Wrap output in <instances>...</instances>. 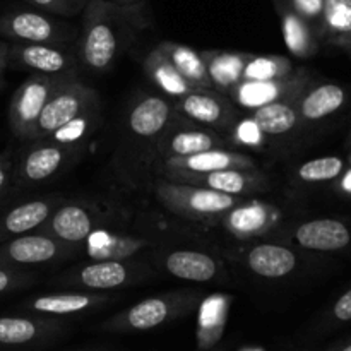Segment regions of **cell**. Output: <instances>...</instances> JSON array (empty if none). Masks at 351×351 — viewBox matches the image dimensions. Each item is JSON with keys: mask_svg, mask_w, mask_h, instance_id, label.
<instances>
[{"mask_svg": "<svg viewBox=\"0 0 351 351\" xmlns=\"http://www.w3.org/2000/svg\"><path fill=\"white\" fill-rule=\"evenodd\" d=\"M178 120L180 117L170 98L161 93L137 95L127 106L113 154L117 177L132 187L146 184L161 137Z\"/></svg>", "mask_w": 351, "mask_h": 351, "instance_id": "1", "label": "cell"}, {"mask_svg": "<svg viewBox=\"0 0 351 351\" xmlns=\"http://www.w3.org/2000/svg\"><path fill=\"white\" fill-rule=\"evenodd\" d=\"M125 7L108 0H89L82 16L77 38V57L86 71L103 74L110 71L123 48V12Z\"/></svg>", "mask_w": 351, "mask_h": 351, "instance_id": "2", "label": "cell"}, {"mask_svg": "<svg viewBox=\"0 0 351 351\" xmlns=\"http://www.w3.org/2000/svg\"><path fill=\"white\" fill-rule=\"evenodd\" d=\"M204 300L201 290H175L153 295L106 319L99 329L105 332H146L171 324L192 314Z\"/></svg>", "mask_w": 351, "mask_h": 351, "instance_id": "3", "label": "cell"}, {"mask_svg": "<svg viewBox=\"0 0 351 351\" xmlns=\"http://www.w3.org/2000/svg\"><path fill=\"white\" fill-rule=\"evenodd\" d=\"M156 267L144 257L127 259H91L71 267L53 280V285L67 290L113 291L137 287L156 276Z\"/></svg>", "mask_w": 351, "mask_h": 351, "instance_id": "4", "label": "cell"}, {"mask_svg": "<svg viewBox=\"0 0 351 351\" xmlns=\"http://www.w3.org/2000/svg\"><path fill=\"white\" fill-rule=\"evenodd\" d=\"M149 189L156 201L171 215L185 219H195V221L221 219L226 213L247 199L161 177H154Z\"/></svg>", "mask_w": 351, "mask_h": 351, "instance_id": "5", "label": "cell"}, {"mask_svg": "<svg viewBox=\"0 0 351 351\" xmlns=\"http://www.w3.org/2000/svg\"><path fill=\"white\" fill-rule=\"evenodd\" d=\"M144 257L156 267L158 273H165L189 283H213L226 278L221 259L206 250L163 247L160 243L144 254Z\"/></svg>", "mask_w": 351, "mask_h": 351, "instance_id": "6", "label": "cell"}, {"mask_svg": "<svg viewBox=\"0 0 351 351\" xmlns=\"http://www.w3.org/2000/svg\"><path fill=\"white\" fill-rule=\"evenodd\" d=\"M99 105L96 91L89 86L82 84L79 79H69L57 88L50 96L45 108L41 110L33 130L27 136V143L47 139L58 127L65 125L81 113Z\"/></svg>", "mask_w": 351, "mask_h": 351, "instance_id": "7", "label": "cell"}, {"mask_svg": "<svg viewBox=\"0 0 351 351\" xmlns=\"http://www.w3.org/2000/svg\"><path fill=\"white\" fill-rule=\"evenodd\" d=\"M0 34L14 43L71 45L79 31L43 10H9L0 16Z\"/></svg>", "mask_w": 351, "mask_h": 351, "instance_id": "8", "label": "cell"}, {"mask_svg": "<svg viewBox=\"0 0 351 351\" xmlns=\"http://www.w3.org/2000/svg\"><path fill=\"white\" fill-rule=\"evenodd\" d=\"M77 254H81L79 245L60 242L41 232H31L0 242V266L27 269L34 266L64 263Z\"/></svg>", "mask_w": 351, "mask_h": 351, "instance_id": "9", "label": "cell"}, {"mask_svg": "<svg viewBox=\"0 0 351 351\" xmlns=\"http://www.w3.org/2000/svg\"><path fill=\"white\" fill-rule=\"evenodd\" d=\"M82 149L62 146L51 141H33L19 158L12 182L17 187H31L53 180L57 175L67 170L79 160Z\"/></svg>", "mask_w": 351, "mask_h": 351, "instance_id": "10", "label": "cell"}, {"mask_svg": "<svg viewBox=\"0 0 351 351\" xmlns=\"http://www.w3.org/2000/svg\"><path fill=\"white\" fill-rule=\"evenodd\" d=\"M178 117L195 125L208 127L216 132L228 134L242 117V110L216 89H192L173 101Z\"/></svg>", "mask_w": 351, "mask_h": 351, "instance_id": "11", "label": "cell"}, {"mask_svg": "<svg viewBox=\"0 0 351 351\" xmlns=\"http://www.w3.org/2000/svg\"><path fill=\"white\" fill-rule=\"evenodd\" d=\"M9 65L33 74L77 79V51L71 45L14 43L9 47Z\"/></svg>", "mask_w": 351, "mask_h": 351, "instance_id": "12", "label": "cell"}, {"mask_svg": "<svg viewBox=\"0 0 351 351\" xmlns=\"http://www.w3.org/2000/svg\"><path fill=\"white\" fill-rule=\"evenodd\" d=\"M315 79L307 69H295L291 74L271 81H242L228 93V98L243 112H254L276 101H293Z\"/></svg>", "mask_w": 351, "mask_h": 351, "instance_id": "13", "label": "cell"}, {"mask_svg": "<svg viewBox=\"0 0 351 351\" xmlns=\"http://www.w3.org/2000/svg\"><path fill=\"white\" fill-rule=\"evenodd\" d=\"M71 77L33 74L16 89L9 105V127L19 139L27 141L41 110L60 84Z\"/></svg>", "mask_w": 351, "mask_h": 351, "instance_id": "14", "label": "cell"}, {"mask_svg": "<svg viewBox=\"0 0 351 351\" xmlns=\"http://www.w3.org/2000/svg\"><path fill=\"white\" fill-rule=\"evenodd\" d=\"M247 245L240 247L239 261L252 273L263 280H283L291 276L302 263L300 249L288 243L256 242L249 240Z\"/></svg>", "mask_w": 351, "mask_h": 351, "instance_id": "15", "label": "cell"}, {"mask_svg": "<svg viewBox=\"0 0 351 351\" xmlns=\"http://www.w3.org/2000/svg\"><path fill=\"white\" fill-rule=\"evenodd\" d=\"M209 149H235V147L225 134L180 119L161 137L156 153H154L153 167L158 161L168 160V158L189 156V154L202 153V151ZM153 167H151V170H153Z\"/></svg>", "mask_w": 351, "mask_h": 351, "instance_id": "16", "label": "cell"}, {"mask_svg": "<svg viewBox=\"0 0 351 351\" xmlns=\"http://www.w3.org/2000/svg\"><path fill=\"white\" fill-rule=\"evenodd\" d=\"M108 216L86 202H62L38 232L50 235L60 242L82 247Z\"/></svg>", "mask_w": 351, "mask_h": 351, "instance_id": "17", "label": "cell"}, {"mask_svg": "<svg viewBox=\"0 0 351 351\" xmlns=\"http://www.w3.org/2000/svg\"><path fill=\"white\" fill-rule=\"evenodd\" d=\"M161 178L180 182V184L197 185V187L221 192V194L237 195V197H250L254 194H263V192L271 191L269 177L259 168H252V170L228 168V170L209 171V173H177Z\"/></svg>", "mask_w": 351, "mask_h": 351, "instance_id": "18", "label": "cell"}, {"mask_svg": "<svg viewBox=\"0 0 351 351\" xmlns=\"http://www.w3.org/2000/svg\"><path fill=\"white\" fill-rule=\"evenodd\" d=\"M228 168L252 170V168H259V165H257L256 158L239 149H209L189 154V156L168 158V160L158 161L151 170V177H168V175L177 173L197 175L228 170Z\"/></svg>", "mask_w": 351, "mask_h": 351, "instance_id": "19", "label": "cell"}, {"mask_svg": "<svg viewBox=\"0 0 351 351\" xmlns=\"http://www.w3.org/2000/svg\"><path fill=\"white\" fill-rule=\"evenodd\" d=\"M67 326L62 319L47 315H3L0 317V348H36L64 335Z\"/></svg>", "mask_w": 351, "mask_h": 351, "instance_id": "20", "label": "cell"}, {"mask_svg": "<svg viewBox=\"0 0 351 351\" xmlns=\"http://www.w3.org/2000/svg\"><path fill=\"white\" fill-rule=\"evenodd\" d=\"M117 295L112 291H82L69 290L62 293L40 295V297L27 298L21 304V308L27 314L47 315V317H72V315H84L93 311L105 307L117 302Z\"/></svg>", "mask_w": 351, "mask_h": 351, "instance_id": "21", "label": "cell"}, {"mask_svg": "<svg viewBox=\"0 0 351 351\" xmlns=\"http://www.w3.org/2000/svg\"><path fill=\"white\" fill-rule=\"evenodd\" d=\"M283 219V211L269 202L256 201V199H243L239 206L226 213L221 218L226 232L232 233L239 240L259 239L269 233L276 223Z\"/></svg>", "mask_w": 351, "mask_h": 351, "instance_id": "22", "label": "cell"}, {"mask_svg": "<svg viewBox=\"0 0 351 351\" xmlns=\"http://www.w3.org/2000/svg\"><path fill=\"white\" fill-rule=\"evenodd\" d=\"M348 88L336 82L314 81L295 99V108L304 127H307L336 115L348 105Z\"/></svg>", "mask_w": 351, "mask_h": 351, "instance_id": "23", "label": "cell"}, {"mask_svg": "<svg viewBox=\"0 0 351 351\" xmlns=\"http://www.w3.org/2000/svg\"><path fill=\"white\" fill-rule=\"evenodd\" d=\"M156 245L160 243L149 237H141L137 233L110 232V230H103V226L82 243L89 259H127V257L144 256Z\"/></svg>", "mask_w": 351, "mask_h": 351, "instance_id": "24", "label": "cell"}, {"mask_svg": "<svg viewBox=\"0 0 351 351\" xmlns=\"http://www.w3.org/2000/svg\"><path fill=\"white\" fill-rule=\"evenodd\" d=\"M62 202L60 195H47L14 206L0 216V242L38 232Z\"/></svg>", "mask_w": 351, "mask_h": 351, "instance_id": "25", "label": "cell"}, {"mask_svg": "<svg viewBox=\"0 0 351 351\" xmlns=\"http://www.w3.org/2000/svg\"><path fill=\"white\" fill-rule=\"evenodd\" d=\"M201 55L216 91L228 95L239 82H242L243 67L250 57L249 51L204 50Z\"/></svg>", "mask_w": 351, "mask_h": 351, "instance_id": "26", "label": "cell"}, {"mask_svg": "<svg viewBox=\"0 0 351 351\" xmlns=\"http://www.w3.org/2000/svg\"><path fill=\"white\" fill-rule=\"evenodd\" d=\"M274 9L280 16L281 31L288 50L300 58L314 57L321 47V36L288 5L276 3Z\"/></svg>", "mask_w": 351, "mask_h": 351, "instance_id": "27", "label": "cell"}, {"mask_svg": "<svg viewBox=\"0 0 351 351\" xmlns=\"http://www.w3.org/2000/svg\"><path fill=\"white\" fill-rule=\"evenodd\" d=\"M156 47L163 51L165 57L171 62V65L191 84L192 89L213 88L201 51L194 50L187 45L175 43V41H161Z\"/></svg>", "mask_w": 351, "mask_h": 351, "instance_id": "28", "label": "cell"}, {"mask_svg": "<svg viewBox=\"0 0 351 351\" xmlns=\"http://www.w3.org/2000/svg\"><path fill=\"white\" fill-rule=\"evenodd\" d=\"M266 137H287L304 129L293 101H276L249 112Z\"/></svg>", "mask_w": 351, "mask_h": 351, "instance_id": "29", "label": "cell"}, {"mask_svg": "<svg viewBox=\"0 0 351 351\" xmlns=\"http://www.w3.org/2000/svg\"><path fill=\"white\" fill-rule=\"evenodd\" d=\"M143 69L149 81L160 89L161 95L170 98L171 101L192 91L191 84L178 74L177 69L171 65V62L165 57V53L158 47L147 51L146 57L143 58Z\"/></svg>", "mask_w": 351, "mask_h": 351, "instance_id": "30", "label": "cell"}, {"mask_svg": "<svg viewBox=\"0 0 351 351\" xmlns=\"http://www.w3.org/2000/svg\"><path fill=\"white\" fill-rule=\"evenodd\" d=\"M99 122H101V105L81 113L65 125L58 127L53 134L47 137V141L84 151L91 137L95 136L96 129L99 127Z\"/></svg>", "mask_w": 351, "mask_h": 351, "instance_id": "31", "label": "cell"}, {"mask_svg": "<svg viewBox=\"0 0 351 351\" xmlns=\"http://www.w3.org/2000/svg\"><path fill=\"white\" fill-rule=\"evenodd\" d=\"M348 168L343 156H319L304 161L293 171V178L302 185H322L336 182Z\"/></svg>", "mask_w": 351, "mask_h": 351, "instance_id": "32", "label": "cell"}, {"mask_svg": "<svg viewBox=\"0 0 351 351\" xmlns=\"http://www.w3.org/2000/svg\"><path fill=\"white\" fill-rule=\"evenodd\" d=\"M295 64L288 57L281 55H254L250 53L243 67L242 81H271L291 74Z\"/></svg>", "mask_w": 351, "mask_h": 351, "instance_id": "33", "label": "cell"}, {"mask_svg": "<svg viewBox=\"0 0 351 351\" xmlns=\"http://www.w3.org/2000/svg\"><path fill=\"white\" fill-rule=\"evenodd\" d=\"M271 2H273V5L283 3V5L290 7L321 36V40H324L326 2L328 0H271Z\"/></svg>", "mask_w": 351, "mask_h": 351, "instance_id": "34", "label": "cell"}, {"mask_svg": "<svg viewBox=\"0 0 351 351\" xmlns=\"http://www.w3.org/2000/svg\"><path fill=\"white\" fill-rule=\"evenodd\" d=\"M226 137H228L230 143L233 144V147L240 151L242 147L261 146V143H263V139L266 136L261 132V129L256 125L252 117L249 115L247 119L240 117V120L232 127V130L226 134Z\"/></svg>", "mask_w": 351, "mask_h": 351, "instance_id": "35", "label": "cell"}, {"mask_svg": "<svg viewBox=\"0 0 351 351\" xmlns=\"http://www.w3.org/2000/svg\"><path fill=\"white\" fill-rule=\"evenodd\" d=\"M351 322V287L339 295L321 321V331H335Z\"/></svg>", "mask_w": 351, "mask_h": 351, "instance_id": "36", "label": "cell"}, {"mask_svg": "<svg viewBox=\"0 0 351 351\" xmlns=\"http://www.w3.org/2000/svg\"><path fill=\"white\" fill-rule=\"evenodd\" d=\"M34 274L27 273V269H17L10 266H0V295L12 293L23 290L34 283Z\"/></svg>", "mask_w": 351, "mask_h": 351, "instance_id": "37", "label": "cell"}, {"mask_svg": "<svg viewBox=\"0 0 351 351\" xmlns=\"http://www.w3.org/2000/svg\"><path fill=\"white\" fill-rule=\"evenodd\" d=\"M26 2L48 14L72 16L75 12L74 0H26Z\"/></svg>", "mask_w": 351, "mask_h": 351, "instance_id": "38", "label": "cell"}, {"mask_svg": "<svg viewBox=\"0 0 351 351\" xmlns=\"http://www.w3.org/2000/svg\"><path fill=\"white\" fill-rule=\"evenodd\" d=\"M12 161L7 154L0 156V195L5 194V191L9 189L10 182H12Z\"/></svg>", "mask_w": 351, "mask_h": 351, "instance_id": "39", "label": "cell"}, {"mask_svg": "<svg viewBox=\"0 0 351 351\" xmlns=\"http://www.w3.org/2000/svg\"><path fill=\"white\" fill-rule=\"evenodd\" d=\"M329 43L335 45V47H339L341 50H345L346 53H348L351 57V31H348V33L338 34V36H335V38H331V40H329Z\"/></svg>", "mask_w": 351, "mask_h": 351, "instance_id": "40", "label": "cell"}, {"mask_svg": "<svg viewBox=\"0 0 351 351\" xmlns=\"http://www.w3.org/2000/svg\"><path fill=\"white\" fill-rule=\"evenodd\" d=\"M336 182H339V189H341V192L351 195V167L350 165H348V168L345 170V173H343Z\"/></svg>", "mask_w": 351, "mask_h": 351, "instance_id": "41", "label": "cell"}, {"mask_svg": "<svg viewBox=\"0 0 351 351\" xmlns=\"http://www.w3.org/2000/svg\"><path fill=\"white\" fill-rule=\"evenodd\" d=\"M9 67V45L0 41V74Z\"/></svg>", "mask_w": 351, "mask_h": 351, "instance_id": "42", "label": "cell"}, {"mask_svg": "<svg viewBox=\"0 0 351 351\" xmlns=\"http://www.w3.org/2000/svg\"><path fill=\"white\" fill-rule=\"evenodd\" d=\"M326 351H351V338L345 339V341H339L336 345L329 346Z\"/></svg>", "mask_w": 351, "mask_h": 351, "instance_id": "43", "label": "cell"}, {"mask_svg": "<svg viewBox=\"0 0 351 351\" xmlns=\"http://www.w3.org/2000/svg\"><path fill=\"white\" fill-rule=\"evenodd\" d=\"M108 2L115 3V5H122V7H136L137 3H134L132 0H108Z\"/></svg>", "mask_w": 351, "mask_h": 351, "instance_id": "44", "label": "cell"}, {"mask_svg": "<svg viewBox=\"0 0 351 351\" xmlns=\"http://www.w3.org/2000/svg\"><path fill=\"white\" fill-rule=\"evenodd\" d=\"M75 351H110L108 348H84V350H75Z\"/></svg>", "mask_w": 351, "mask_h": 351, "instance_id": "45", "label": "cell"}, {"mask_svg": "<svg viewBox=\"0 0 351 351\" xmlns=\"http://www.w3.org/2000/svg\"><path fill=\"white\" fill-rule=\"evenodd\" d=\"M336 2H339V3H343V5H346V7H350V9H351V0H336Z\"/></svg>", "mask_w": 351, "mask_h": 351, "instance_id": "46", "label": "cell"}, {"mask_svg": "<svg viewBox=\"0 0 351 351\" xmlns=\"http://www.w3.org/2000/svg\"><path fill=\"white\" fill-rule=\"evenodd\" d=\"M3 86V74H0V88Z\"/></svg>", "mask_w": 351, "mask_h": 351, "instance_id": "47", "label": "cell"}, {"mask_svg": "<svg viewBox=\"0 0 351 351\" xmlns=\"http://www.w3.org/2000/svg\"><path fill=\"white\" fill-rule=\"evenodd\" d=\"M346 160H348V165L351 167V151H350V154H348V158H346Z\"/></svg>", "mask_w": 351, "mask_h": 351, "instance_id": "48", "label": "cell"}, {"mask_svg": "<svg viewBox=\"0 0 351 351\" xmlns=\"http://www.w3.org/2000/svg\"><path fill=\"white\" fill-rule=\"evenodd\" d=\"M132 2H134V3H137V5H139V2H141V0H132Z\"/></svg>", "mask_w": 351, "mask_h": 351, "instance_id": "49", "label": "cell"}, {"mask_svg": "<svg viewBox=\"0 0 351 351\" xmlns=\"http://www.w3.org/2000/svg\"><path fill=\"white\" fill-rule=\"evenodd\" d=\"M350 146H351V134H350Z\"/></svg>", "mask_w": 351, "mask_h": 351, "instance_id": "50", "label": "cell"}, {"mask_svg": "<svg viewBox=\"0 0 351 351\" xmlns=\"http://www.w3.org/2000/svg\"><path fill=\"white\" fill-rule=\"evenodd\" d=\"M0 201H2V195H0Z\"/></svg>", "mask_w": 351, "mask_h": 351, "instance_id": "51", "label": "cell"}]
</instances>
